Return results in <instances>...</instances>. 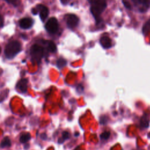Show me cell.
Segmentation results:
<instances>
[{"label":"cell","instance_id":"1","mask_svg":"<svg viewBox=\"0 0 150 150\" xmlns=\"http://www.w3.org/2000/svg\"><path fill=\"white\" fill-rule=\"evenodd\" d=\"M91 12L96 19L98 24L100 22V14L104 11L107 6L106 0H91Z\"/></svg>","mask_w":150,"mask_h":150},{"label":"cell","instance_id":"2","mask_svg":"<svg viewBox=\"0 0 150 150\" xmlns=\"http://www.w3.org/2000/svg\"><path fill=\"white\" fill-rule=\"evenodd\" d=\"M21 50V45L17 40H13L7 44L5 49V56L9 59L14 57Z\"/></svg>","mask_w":150,"mask_h":150},{"label":"cell","instance_id":"3","mask_svg":"<svg viewBox=\"0 0 150 150\" xmlns=\"http://www.w3.org/2000/svg\"><path fill=\"white\" fill-rule=\"evenodd\" d=\"M30 55L33 61L39 62L43 56V48L39 45H32L30 48Z\"/></svg>","mask_w":150,"mask_h":150},{"label":"cell","instance_id":"4","mask_svg":"<svg viewBox=\"0 0 150 150\" xmlns=\"http://www.w3.org/2000/svg\"><path fill=\"white\" fill-rule=\"evenodd\" d=\"M45 29L50 33L54 34L56 33L59 29L57 20L54 17L50 18L45 25Z\"/></svg>","mask_w":150,"mask_h":150},{"label":"cell","instance_id":"5","mask_svg":"<svg viewBox=\"0 0 150 150\" xmlns=\"http://www.w3.org/2000/svg\"><path fill=\"white\" fill-rule=\"evenodd\" d=\"M78 17L74 14H69L66 16V23L69 28H75L79 23Z\"/></svg>","mask_w":150,"mask_h":150},{"label":"cell","instance_id":"6","mask_svg":"<svg viewBox=\"0 0 150 150\" xmlns=\"http://www.w3.org/2000/svg\"><path fill=\"white\" fill-rule=\"evenodd\" d=\"M37 12H39V16L41 20L44 22L49 15V9L48 8L42 5H39L36 8Z\"/></svg>","mask_w":150,"mask_h":150},{"label":"cell","instance_id":"7","mask_svg":"<svg viewBox=\"0 0 150 150\" xmlns=\"http://www.w3.org/2000/svg\"><path fill=\"white\" fill-rule=\"evenodd\" d=\"M33 23V20L30 18H25L19 21V26L21 28L27 29L32 27Z\"/></svg>","mask_w":150,"mask_h":150},{"label":"cell","instance_id":"8","mask_svg":"<svg viewBox=\"0 0 150 150\" xmlns=\"http://www.w3.org/2000/svg\"><path fill=\"white\" fill-rule=\"evenodd\" d=\"M16 88L22 93H26L28 88V80L26 79H21L17 83Z\"/></svg>","mask_w":150,"mask_h":150},{"label":"cell","instance_id":"9","mask_svg":"<svg viewBox=\"0 0 150 150\" xmlns=\"http://www.w3.org/2000/svg\"><path fill=\"white\" fill-rule=\"evenodd\" d=\"M100 42L101 46L105 49H108L111 47V40L107 36L102 37L100 40Z\"/></svg>","mask_w":150,"mask_h":150},{"label":"cell","instance_id":"10","mask_svg":"<svg viewBox=\"0 0 150 150\" xmlns=\"http://www.w3.org/2000/svg\"><path fill=\"white\" fill-rule=\"evenodd\" d=\"M44 43L46 45L47 50L50 52H55L56 51V46L54 43L50 40L44 41Z\"/></svg>","mask_w":150,"mask_h":150},{"label":"cell","instance_id":"11","mask_svg":"<svg viewBox=\"0 0 150 150\" xmlns=\"http://www.w3.org/2000/svg\"><path fill=\"white\" fill-rule=\"evenodd\" d=\"M11 141L10 140V139L8 137H5L2 141H1V144H0V146L1 148H5V147H9L11 146Z\"/></svg>","mask_w":150,"mask_h":150},{"label":"cell","instance_id":"12","mask_svg":"<svg viewBox=\"0 0 150 150\" xmlns=\"http://www.w3.org/2000/svg\"><path fill=\"white\" fill-rule=\"evenodd\" d=\"M140 4L142 5V8L140 9V11L141 12H144L149 8L150 5V0H141Z\"/></svg>","mask_w":150,"mask_h":150},{"label":"cell","instance_id":"13","mask_svg":"<svg viewBox=\"0 0 150 150\" xmlns=\"http://www.w3.org/2000/svg\"><path fill=\"white\" fill-rule=\"evenodd\" d=\"M31 138V135L29 133H26L22 135L19 138V141L21 143H26L29 141Z\"/></svg>","mask_w":150,"mask_h":150},{"label":"cell","instance_id":"14","mask_svg":"<svg viewBox=\"0 0 150 150\" xmlns=\"http://www.w3.org/2000/svg\"><path fill=\"white\" fill-rule=\"evenodd\" d=\"M149 117L148 116H142L141 120V125L144 128H147L149 125Z\"/></svg>","mask_w":150,"mask_h":150},{"label":"cell","instance_id":"15","mask_svg":"<svg viewBox=\"0 0 150 150\" xmlns=\"http://www.w3.org/2000/svg\"><path fill=\"white\" fill-rule=\"evenodd\" d=\"M149 32H150V19L147 21L142 28V33L144 34L145 35Z\"/></svg>","mask_w":150,"mask_h":150},{"label":"cell","instance_id":"16","mask_svg":"<svg viewBox=\"0 0 150 150\" xmlns=\"http://www.w3.org/2000/svg\"><path fill=\"white\" fill-rule=\"evenodd\" d=\"M66 64V61L64 59H59L57 61V66L61 69Z\"/></svg>","mask_w":150,"mask_h":150},{"label":"cell","instance_id":"17","mask_svg":"<svg viewBox=\"0 0 150 150\" xmlns=\"http://www.w3.org/2000/svg\"><path fill=\"white\" fill-rule=\"evenodd\" d=\"M5 1L15 6H18L19 5H20V3H21L20 0H5Z\"/></svg>","mask_w":150,"mask_h":150},{"label":"cell","instance_id":"18","mask_svg":"<svg viewBox=\"0 0 150 150\" xmlns=\"http://www.w3.org/2000/svg\"><path fill=\"white\" fill-rule=\"evenodd\" d=\"M110 135V132H108V131H105L103 132L101 135H100V138L102 139H107Z\"/></svg>","mask_w":150,"mask_h":150},{"label":"cell","instance_id":"19","mask_svg":"<svg viewBox=\"0 0 150 150\" xmlns=\"http://www.w3.org/2000/svg\"><path fill=\"white\" fill-rule=\"evenodd\" d=\"M69 133L67 131H64L62 132V139L60 143H62L64 141V140L68 139L69 138Z\"/></svg>","mask_w":150,"mask_h":150},{"label":"cell","instance_id":"20","mask_svg":"<svg viewBox=\"0 0 150 150\" xmlns=\"http://www.w3.org/2000/svg\"><path fill=\"white\" fill-rule=\"evenodd\" d=\"M122 2L123 5L125 6V8H127V9H129L131 8V4L127 0H122Z\"/></svg>","mask_w":150,"mask_h":150},{"label":"cell","instance_id":"21","mask_svg":"<svg viewBox=\"0 0 150 150\" xmlns=\"http://www.w3.org/2000/svg\"><path fill=\"white\" fill-rule=\"evenodd\" d=\"M4 25V20H3V18L2 16L1 15H0V28L2 27Z\"/></svg>","mask_w":150,"mask_h":150},{"label":"cell","instance_id":"22","mask_svg":"<svg viewBox=\"0 0 150 150\" xmlns=\"http://www.w3.org/2000/svg\"><path fill=\"white\" fill-rule=\"evenodd\" d=\"M70 1H71V0H60L61 2H62L63 4H64V5H66V4H68Z\"/></svg>","mask_w":150,"mask_h":150},{"label":"cell","instance_id":"23","mask_svg":"<svg viewBox=\"0 0 150 150\" xmlns=\"http://www.w3.org/2000/svg\"><path fill=\"white\" fill-rule=\"evenodd\" d=\"M133 1V2L136 4V5H138L141 4V0H132Z\"/></svg>","mask_w":150,"mask_h":150},{"label":"cell","instance_id":"24","mask_svg":"<svg viewBox=\"0 0 150 150\" xmlns=\"http://www.w3.org/2000/svg\"><path fill=\"white\" fill-rule=\"evenodd\" d=\"M41 138H42L43 139L45 140V139L47 138V135H46V134H45V133L42 134L41 135Z\"/></svg>","mask_w":150,"mask_h":150},{"label":"cell","instance_id":"25","mask_svg":"<svg viewBox=\"0 0 150 150\" xmlns=\"http://www.w3.org/2000/svg\"><path fill=\"white\" fill-rule=\"evenodd\" d=\"M1 47H0V53H1Z\"/></svg>","mask_w":150,"mask_h":150}]
</instances>
